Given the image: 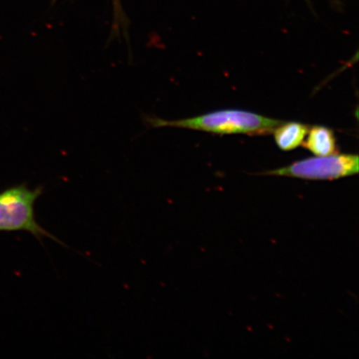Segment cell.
I'll return each mask as SVG.
<instances>
[{"label":"cell","instance_id":"cell-4","mask_svg":"<svg viewBox=\"0 0 359 359\" xmlns=\"http://www.w3.org/2000/svg\"><path fill=\"white\" fill-rule=\"evenodd\" d=\"M306 140L302 145L316 156H324L337 154L336 138L331 129L314 126L309 129Z\"/></svg>","mask_w":359,"mask_h":359},{"label":"cell","instance_id":"cell-3","mask_svg":"<svg viewBox=\"0 0 359 359\" xmlns=\"http://www.w3.org/2000/svg\"><path fill=\"white\" fill-rule=\"evenodd\" d=\"M358 170V155L336 154L296 161L287 167L269 170L262 175L314 181H334L357 175Z\"/></svg>","mask_w":359,"mask_h":359},{"label":"cell","instance_id":"cell-5","mask_svg":"<svg viewBox=\"0 0 359 359\" xmlns=\"http://www.w3.org/2000/svg\"><path fill=\"white\" fill-rule=\"evenodd\" d=\"M309 129V126L302 123L283 122L273 133L277 146L283 151H290L302 145Z\"/></svg>","mask_w":359,"mask_h":359},{"label":"cell","instance_id":"cell-1","mask_svg":"<svg viewBox=\"0 0 359 359\" xmlns=\"http://www.w3.org/2000/svg\"><path fill=\"white\" fill-rule=\"evenodd\" d=\"M143 121L151 128H176L215 134L267 135L273 133L283 121L242 110H223L196 118L165 120L145 115Z\"/></svg>","mask_w":359,"mask_h":359},{"label":"cell","instance_id":"cell-2","mask_svg":"<svg viewBox=\"0 0 359 359\" xmlns=\"http://www.w3.org/2000/svg\"><path fill=\"white\" fill-rule=\"evenodd\" d=\"M42 193V187L30 190L25 185L0 193V231H28L39 241L48 237L62 244L36 221L34 204Z\"/></svg>","mask_w":359,"mask_h":359}]
</instances>
